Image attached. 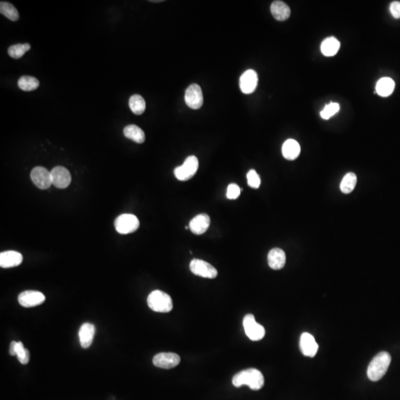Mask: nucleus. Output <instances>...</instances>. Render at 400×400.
Masks as SVG:
<instances>
[{
  "label": "nucleus",
  "instance_id": "aec40b11",
  "mask_svg": "<svg viewBox=\"0 0 400 400\" xmlns=\"http://www.w3.org/2000/svg\"><path fill=\"white\" fill-rule=\"evenodd\" d=\"M271 12L278 21H285L290 17V7L282 1H274L271 5Z\"/></svg>",
  "mask_w": 400,
  "mask_h": 400
},
{
  "label": "nucleus",
  "instance_id": "a211bd4d",
  "mask_svg": "<svg viewBox=\"0 0 400 400\" xmlns=\"http://www.w3.org/2000/svg\"><path fill=\"white\" fill-rule=\"evenodd\" d=\"M95 326L91 323H84L79 332V342L83 348H88L92 344L95 334Z\"/></svg>",
  "mask_w": 400,
  "mask_h": 400
},
{
  "label": "nucleus",
  "instance_id": "a878e982",
  "mask_svg": "<svg viewBox=\"0 0 400 400\" xmlns=\"http://www.w3.org/2000/svg\"><path fill=\"white\" fill-rule=\"evenodd\" d=\"M356 181H357V178L355 173H347L344 176L340 184V190L342 192L346 194L352 192L356 186Z\"/></svg>",
  "mask_w": 400,
  "mask_h": 400
},
{
  "label": "nucleus",
  "instance_id": "dca6fc26",
  "mask_svg": "<svg viewBox=\"0 0 400 400\" xmlns=\"http://www.w3.org/2000/svg\"><path fill=\"white\" fill-rule=\"evenodd\" d=\"M22 260L23 257L17 251H7L0 254V266L3 268L19 266Z\"/></svg>",
  "mask_w": 400,
  "mask_h": 400
},
{
  "label": "nucleus",
  "instance_id": "4468645a",
  "mask_svg": "<svg viewBox=\"0 0 400 400\" xmlns=\"http://www.w3.org/2000/svg\"><path fill=\"white\" fill-rule=\"evenodd\" d=\"M299 346L301 351L305 356L314 357L318 351V344L314 337L309 333H303L301 335Z\"/></svg>",
  "mask_w": 400,
  "mask_h": 400
},
{
  "label": "nucleus",
  "instance_id": "20e7f679",
  "mask_svg": "<svg viewBox=\"0 0 400 400\" xmlns=\"http://www.w3.org/2000/svg\"><path fill=\"white\" fill-rule=\"evenodd\" d=\"M198 168V159L195 156H190L187 157L182 166L174 169L175 176L180 181L189 180L196 174Z\"/></svg>",
  "mask_w": 400,
  "mask_h": 400
},
{
  "label": "nucleus",
  "instance_id": "1a4fd4ad",
  "mask_svg": "<svg viewBox=\"0 0 400 400\" xmlns=\"http://www.w3.org/2000/svg\"><path fill=\"white\" fill-rule=\"evenodd\" d=\"M18 301L24 308H33L43 304L46 301V296L37 290H25L19 295Z\"/></svg>",
  "mask_w": 400,
  "mask_h": 400
},
{
  "label": "nucleus",
  "instance_id": "0eeeda50",
  "mask_svg": "<svg viewBox=\"0 0 400 400\" xmlns=\"http://www.w3.org/2000/svg\"><path fill=\"white\" fill-rule=\"evenodd\" d=\"M190 270L193 274L204 278L214 279L218 275L217 270L207 262L194 259L190 263Z\"/></svg>",
  "mask_w": 400,
  "mask_h": 400
},
{
  "label": "nucleus",
  "instance_id": "393cba45",
  "mask_svg": "<svg viewBox=\"0 0 400 400\" xmlns=\"http://www.w3.org/2000/svg\"><path fill=\"white\" fill-rule=\"evenodd\" d=\"M129 107L134 114L141 115L145 112L146 103L142 96L135 94L130 98Z\"/></svg>",
  "mask_w": 400,
  "mask_h": 400
},
{
  "label": "nucleus",
  "instance_id": "f8f14e48",
  "mask_svg": "<svg viewBox=\"0 0 400 400\" xmlns=\"http://www.w3.org/2000/svg\"><path fill=\"white\" fill-rule=\"evenodd\" d=\"M52 183L57 188H66L71 182V175L65 168L62 166H57L51 171Z\"/></svg>",
  "mask_w": 400,
  "mask_h": 400
},
{
  "label": "nucleus",
  "instance_id": "473e14b6",
  "mask_svg": "<svg viewBox=\"0 0 400 400\" xmlns=\"http://www.w3.org/2000/svg\"><path fill=\"white\" fill-rule=\"evenodd\" d=\"M390 11L394 17L396 18V19H400V1H393L390 5Z\"/></svg>",
  "mask_w": 400,
  "mask_h": 400
},
{
  "label": "nucleus",
  "instance_id": "9b49d317",
  "mask_svg": "<svg viewBox=\"0 0 400 400\" xmlns=\"http://www.w3.org/2000/svg\"><path fill=\"white\" fill-rule=\"evenodd\" d=\"M180 362L179 355L174 353H160L154 356L153 363L155 366L164 369H171L177 366Z\"/></svg>",
  "mask_w": 400,
  "mask_h": 400
},
{
  "label": "nucleus",
  "instance_id": "f03ea898",
  "mask_svg": "<svg viewBox=\"0 0 400 400\" xmlns=\"http://www.w3.org/2000/svg\"><path fill=\"white\" fill-rule=\"evenodd\" d=\"M391 362L392 356L390 353L386 351L379 353L368 365L367 374L369 380L373 382L381 380L387 372Z\"/></svg>",
  "mask_w": 400,
  "mask_h": 400
},
{
  "label": "nucleus",
  "instance_id": "2f4dec72",
  "mask_svg": "<svg viewBox=\"0 0 400 400\" xmlns=\"http://www.w3.org/2000/svg\"><path fill=\"white\" fill-rule=\"evenodd\" d=\"M241 189L236 184L231 183L228 186L227 197L229 200H236L240 195Z\"/></svg>",
  "mask_w": 400,
  "mask_h": 400
},
{
  "label": "nucleus",
  "instance_id": "f704fd0d",
  "mask_svg": "<svg viewBox=\"0 0 400 400\" xmlns=\"http://www.w3.org/2000/svg\"><path fill=\"white\" fill-rule=\"evenodd\" d=\"M152 1V2H160V1H163V0H156V1L152 0V1Z\"/></svg>",
  "mask_w": 400,
  "mask_h": 400
},
{
  "label": "nucleus",
  "instance_id": "7ed1b4c3",
  "mask_svg": "<svg viewBox=\"0 0 400 400\" xmlns=\"http://www.w3.org/2000/svg\"><path fill=\"white\" fill-rule=\"evenodd\" d=\"M148 305L152 311L159 313H169L173 308L171 297L160 290H154L150 293Z\"/></svg>",
  "mask_w": 400,
  "mask_h": 400
},
{
  "label": "nucleus",
  "instance_id": "2eb2a0df",
  "mask_svg": "<svg viewBox=\"0 0 400 400\" xmlns=\"http://www.w3.org/2000/svg\"><path fill=\"white\" fill-rule=\"evenodd\" d=\"M211 224V219L206 214H200L192 219L189 223V229L196 235L205 233Z\"/></svg>",
  "mask_w": 400,
  "mask_h": 400
},
{
  "label": "nucleus",
  "instance_id": "423d86ee",
  "mask_svg": "<svg viewBox=\"0 0 400 400\" xmlns=\"http://www.w3.org/2000/svg\"><path fill=\"white\" fill-rule=\"evenodd\" d=\"M243 326L245 334L252 341H259L266 335L264 327L256 322L253 314H248L244 317Z\"/></svg>",
  "mask_w": 400,
  "mask_h": 400
},
{
  "label": "nucleus",
  "instance_id": "5701e85b",
  "mask_svg": "<svg viewBox=\"0 0 400 400\" xmlns=\"http://www.w3.org/2000/svg\"><path fill=\"white\" fill-rule=\"evenodd\" d=\"M124 135L128 139H131L137 143H143L145 140L144 131L139 127L135 125H129L124 128Z\"/></svg>",
  "mask_w": 400,
  "mask_h": 400
},
{
  "label": "nucleus",
  "instance_id": "39448f33",
  "mask_svg": "<svg viewBox=\"0 0 400 400\" xmlns=\"http://www.w3.org/2000/svg\"><path fill=\"white\" fill-rule=\"evenodd\" d=\"M115 229L120 234H128L136 231L139 227L137 217L133 214H124L115 220Z\"/></svg>",
  "mask_w": 400,
  "mask_h": 400
},
{
  "label": "nucleus",
  "instance_id": "c85d7f7f",
  "mask_svg": "<svg viewBox=\"0 0 400 400\" xmlns=\"http://www.w3.org/2000/svg\"><path fill=\"white\" fill-rule=\"evenodd\" d=\"M16 355L17 356L19 362L22 365H26L29 362L30 353L28 349L24 347L23 344L21 342L16 343Z\"/></svg>",
  "mask_w": 400,
  "mask_h": 400
},
{
  "label": "nucleus",
  "instance_id": "b1692460",
  "mask_svg": "<svg viewBox=\"0 0 400 400\" xmlns=\"http://www.w3.org/2000/svg\"><path fill=\"white\" fill-rule=\"evenodd\" d=\"M18 86L22 91H32L40 86V82L37 78L31 76H23L18 81Z\"/></svg>",
  "mask_w": 400,
  "mask_h": 400
},
{
  "label": "nucleus",
  "instance_id": "9d476101",
  "mask_svg": "<svg viewBox=\"0 0 400 400\" xmlns=\"http://www.w3.org/2000/svg\"><path fill=\"white\" fill-rule=\"evenodd\" d=\"M185 103L188 107L194 110L200 109L203 104V94L200 85L192 84L185 91Z\"/></svg>",
  "mask_w": 400,
  "mask_h": 400
},
{
  "label": "nucleus",
  "instance_id": "c9c22d12",
  "mask_svg": "<svg viewBox=\"0 0 400 400\" xmlns=\"http://www.w3.org/2000/svg\"><path fill=\"white\" fill-rule=\"evenodd\" d=\"M188 226H185V229H186V230H188Z\"/></svg>",
  "mask_w": 400,
  "mask_h": 400
},
{
  "label": "nucleus",
  "instance_id": "4be33fe9",
  "mask_svg": "<svg viewBox=\"0 0 400 400\" xmlns=\"http://www.w3.org/2000/svg\"><path fill=\"white\" fill-rule=\"evenodd\" d=\"M340 48V41L335 37H331L322 43L321 52L326 57H333L337 55Z\"/></svg>",
  "mask_w": 400,
  "mask_h": 400
},
{
  "label": "nucleus",
  "instance_id": "cd10ccee",
  "mask_svg": "<svg viewBox=\"0 0 400 400\" xmlns=\"http://www.w3.org/2000/svg\"><path fill=\"white\" fill-rule=\"evenodd\" d=\"M30 49H31V46L28 43L13 45L9 47L7 53H8L9 56L13 59H19V58L22 57V56Z\"/></svg>",
  "mask_w": 400,
  "mask_h": 400
},
{
  "label": "nucleus",
  "instance_id": "6e6552de",
  "mask_svg": "<svg viewBox=\"0 0 400 400\" xmlns=\"http://www.w3.org/2000/svg\"><path fill=\"white\" fill-rule=\"evenodd\" d=\"M31 178L34 185L40 189H48L53 184L51 172L40 166L33 169L31 173Z\"/></svg>",
  "mask_w": 400,
  "mask_h": 400
},
{
  "label": "nucleus",
  "instance_id": "72a5a7b5",
  "mask_svg": "<svg viewBox=\"0 0 400 400\" xmlns=\"http://www.w3.org/2000/svg\"><path fill=\"white\" fill-rule=\"evenodd\" d=\"M16 342L13 341L11 342L10 344V350H9V353L11 356H15L16 355Z\"/></svg>",
  "mask_w": 400,
  "mask_h": 400
},
{
  "label": "nucleus",
  "instance_id": "f257e3e1",
  "mask_svg": "<svg viewBox=\"0 0 400 400\" xmlns=\"http://www.w3.org/2000/svg\"><path fill=\"white\" fill-rule=\"evenodd\" d=\"M233 386L236 388L248 386L252 390L261 389L264 386L265 379L263 374L255 368L244 370L236 374L232 380Z\"/></svg>",
  "mask_w": 400,
  "mask_h": 400
},
{
  "label": "nucleus",
  "instance_id": "f3484780",
  "mask_svg": "<svg viewBox=\"0 0 400 400\" xmlns=\"http://www.w3.org/2000/svg\"><path fill=\"white\" fill-rule=\"evenodd\" d=\"M286 253L281 248H273L268 253V263L272 269H282L286 265Z\"/></svg>",
  "mask_w": 400,
  "mask_h": 400
},
{
  "label": "nucleus",
  "instance_id": "ddd939ff",
  "mask_svg": "<svg viewBox=\"0 0 400 400\" xmlns=\"http://www.w3.org/2000/svg\"><path fill=\"white\" fill-rule=\"evenodd\" d=\"M258 84V76L255 70H250L244 72L239 79V87L243 94H250L254 92Z\"/></svg>",
  "mask_w": 400,
  "mask_h": 400
},
{
  "label": "nucleus",
  "instance_id": "7c9ffc66",
  "mask_svg": "<svg viewBox=\"0 0 400 400\" xmlns=\"http://www.w3.org/2000/svg\"><path fill=\"white\" fill-rule=\"evenodd\" d=\"M247 179H248V185L251 188H258L260 186L261 180H260V176L254 169L249 171L247 174Z\"/></svg>",
  "mask_w": 400,
  "mask_h": 400
},
{
  "label": "nucleus",
  "instance_id": "bb28decb",
  "mask_svg": "<svg viewBox=\"0 0 400 400\" xmlns=\"http://www.w3.org/2000/svg\"><path fill=\"white\" fill-rule=\"evenodd\" d=\"M0 13L10 20L17 21L19 18V12L11 3L1 1L0 3Z\"/></svg>",
  "mask_w": 400,
  "mask_h": 400
},
{
  "label": "nucleus",
  "instance_id": "412c9836",
  "mask_svg": "<svg viewBox=\"0 0 400 400\" xmlns=\"http://www.w3.org/2000/svg\"><path fill=\"white\" fill-rule=\"evenodd\" d=\"M395 88V83L393 79L389 77L380 79L377 82L376 91L381 97H386L393 93Z\"/></svg>",
  "mask_w": 400,
  "mask_h": 400
},
{
  "label": "nucleus",
  "instance_id": "6ab92c4d",
  "mask_svg": "<svg viewBox=\"0 0 400 400\" xmlns=\"http://www.w3.org/2000/svg\"><path fill=\"white\" fill-rule=\"evenodd\" d=\"M300 145L294 139H289L283 144L282 151L286 160H294L300 154Z\"/></svg>",
  "mask_w": 400,
  "mask_h": 400
},
{
  "label": "nucleus",
  "instance_id": "c756f323",
  "mask_svg": "<svg viewBox=\"0 0 400 400\" xmlns=\"http://www.w3.org/2000/svg\"><path fill=\"white\" fill-rule=\"evenodd\" d=\"M339 111H340V105L337 103H331L325 106L323 110L320 112V115L323 119H329L336 114L338 113Z\"/></svg>",
  "mask_w": 400,
  "mask_h": 400
}]
</instances>
